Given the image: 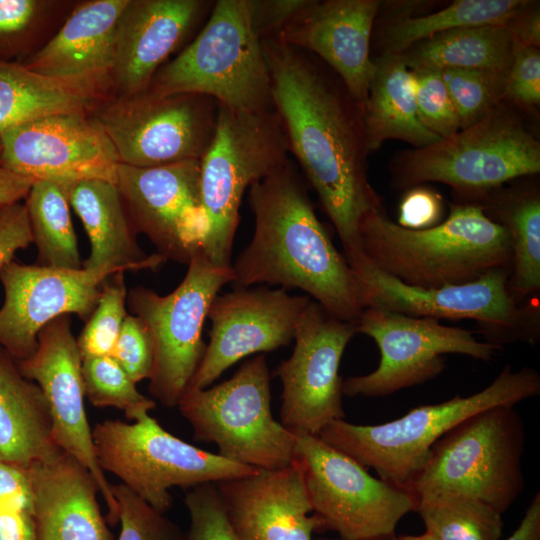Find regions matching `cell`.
Listing matches in <instances>:
<instances>
[{
	"instance_id": "cell-1",
	"label": "cell",
	"mask_w": 540,
	"mask_h": 540,
	"mask_svg": "<svg viewBox=\"0 0 540 540\" xmlns=\"http://www.w3.org/2000/svg\"><path fill=\"white\" fill-rule=\"evenodd\" d=\"M273 107L351 262L363 255L360 226L383 208L369 182L362 107L313 54L278 37L261 40Z\"/></svg>"
},
{
	"instance_id": "cell-2",
	"label": "cell",
	"mask_w": 540,
	"mask_h": 540,
	"mask_svg": "<svg viewBox=\"0 0 540 540\" xmlns=\"http://www.w3.org/2000/svg\"><path fill=\"white\" fill-rule=\"evenodd\" d=\"M254 233L232 263L237 287L300 289L334 317L357 325L363 308L352 269L319 221L288 160L249 188Z\"/></svg>"
},
{
	"instance_id": "cell-3",
	"label": "cell",
	"mask_w": 540,
	"mask_h": 540,
	"mask_svg": "<svg viewBox=\"0 0 540 540\" xmlns=\"http://www.w3.org/2000/svg\"><path fill=\"white\" fill-rule=\"evenodd\" d=\"M365 257L401 282L437 288L474 281L496 269L511 267L512 250L504 227L474 201L450 207L449 216L430 228L413 230L392 221L384 208L360 226Z\"/></svg>"
},
{
	"instance_id": "cell-4",
	"label": "cell",
	"mask_w": 540,
	"mask_h": 540,
	"mask_svg": "<svg viewBox=\"0 0 540 540\" xmlns=\"http://www.w3.org/2000/svg\"><path fill=\"white\" fill-rule=\"evenodd\" d=\"M539 394L540 375L535 369L514 371L507 364L490 385L473 395L417 406L396 420L376 425L336 420L318 436L365 468H373L381 480L408 490L434 444L461 421L481 410L514 406Z\"/></svg>"
},
{
	"instance_id": "cell-5",
	"label": "cell",
	"mask_w": 540,
	"mask_h": 540,
	"mask_svg": "<svg viewBox=\"0 0 540 540\" xmlns=\"http://www.w3.org/2000/svg\"><path fill=\"white\" fill-rule=\"evenodd\" d=\"M145 92L194 93L235 110H273L271 79L251 24V0L215 1L194 40L156 72Z\"/></svg>"
},
{
	"instance_id": "cell-6",
	"label": "cell",
	"mask_w": 540,
	"mask_h": 540,
	"mask_svg": "<svg viewBox=\"0 0 540 540\" xmlns=\"http://www.w3.org/2000/svg\"><path fill=\"white\" fill-rule=\"evenodd\" d=\"M276 111L247 112L219 104L215 135L200 160L205 232L200 252L217 266H231L240 205L247 188L289 159Z\"/></svg>"
},
{
	"instance_id": "cell-7",
	"label": "cell",
	"mask_w": 540,
	"mask_h": 540,
	"mask_svg": "<svg viewBox=\"0 0 540 540\" xmlns=\"http://www.w3.org/2000/svg\"><path fill=\"white\" fill-rule=\"evenodd\" d=\"M539 172V141L502 103L472 126L401 153L393 163L392 185L406 191L424 182H440L472 200Z\"/></svg>"
},
{
	"instance_id": "cell-8",
	"label": "cell",
	"mask_w": 540,
	"mask_h": 540,
	"mask_svg": "<svg viewBox=\"0 0 540 540\" xmlns=\"http://www.w3.org/2000/svg\"><path fill=\"white\" fill-rule=\"evenodd\" d=\"M524 443V425L513 405L481 410L434 444L408 490L416 499L438 493L472 496L503 514L524 489Z\"/></svg>"
},
{
	"instance_id": "cell-9",
	"label": "cell",
	"mask_w": 540,
	"mask_h": 540,
	"mask_svg": "<svg viewBox=\"0 0 540 540\" xmlns=\"http://www.w3.org/2000/svg\"><path fill=\"white\" fill-rule=\"evenodd\" d=\"M270 381L265 354H257L228 380L188 388L177 408L194 438L214 443L220 456L254 469L283 468L294 460L296 435L273 417Z\"/></svg>"
},
{
	"instance_id": "cell-10",
	"label": "cell",
	"mask_w": 540,
	"mask_h": 540,
	"mask_svg": "<svg viewBox=\"0 0 540 540\" xmlns=\"http://www.w3.org/2000/svg\"><path fill=\"white\" fill-rule=\"evenodd\" d=\"M349 266L363 309L378 308L438 320H475L486 342L500 347L514 342L534 345L539 341V308L513 296L509 269L492 270L468 283L422 288L385 273L364 254Z\"/></svg>"
},
{
	"instance_id": "cell-11",
	"label": "cell",
	"mask_w": 540,
	"mask_h": 540,
	"mask_svg": "<svg viewBox=\"0 0 540 540\" xmlns=\"http://www.w3.org/2000/svg\"><path fill=\"white\" fill-rule=\"evenodd\" d=\"M92 438L102 470L164 514L172 505L169 490L173 487L191 489L257 470L183 441L149 413L133 423L119 419L98 422Z\"/></svg>"
},
{
	"instance_id": "cell-12",
	"label": "cell",
	"mask_w": 540,
	"mask_h": 540,
	"mask_svg": "<svg viewBox=\"0 0 540 540\" xmlns=\"http://www.w3.org/2000/svg\"><path fill=\"white\" fill-rule=\"evenodd\" d=\"M234 280L231 266H217L201 252L181 283L167 295L138 286L127 293L132 315L146 326L153 345L148 391L166 408L178 406L203 358L202 330L221 288Z\"/></svg>"
},
{
	"instance_id": "cell-13",
	"label": "cell",
	"mask_w": 540,
	"mask_h": 540,
	"mask_svg": "<svg viewBox=\"0 0 540 540\" xmlns=\"http://www.w3.org/2000/svg\"><path fill=\"white\" fill-rule=\"evenodd\" d=\"M296 459L321 531L343 540H390L401 519L416 510L407 489L369 474L353 458L316 435H296Z\"/></svg>"
},
{
	"instance_id": "cell-14",
	"label": "cell",
	"mask_w": 540,
	"mask_h": 540,
	"mask_svg": "<svg viewBox=\"0 0 540 540\" xmlns=\"http://www.w3.org/2000/svg\"><path fill=\"white\" fill-rule=\"evenodd\" d=\"M219 103L201 94L112 96L91 117L113 144L120 164L156 167L201 160L217 126Z\"/></svg>"
},
{
	"instance_id": "cell-15",
	"label": "cell",
	"mask_w": 540,
	"mask_h": 540,
	"mask_svg": "<svg viewBox=\"0 0 540 540\" xmlns=\"http://www.w3.org/2000/svg\"><path fill=\"white\" fill-rule=\"evenodd\" d=\"M356 332L371 337L380 351L371 373L342 381L348 397H381L420 385L439 376L445 354L489 361L502 347L478 341L471 331L445 326L429 317H412L378 308H365Z\"/></svg>"
},
{
	"instance_id": "cell-16",
	"label": "cell",
	"mask_w": 540,
	"mask_h": 540,
	"mask_svg": "<svg viewBox=\"0 0 540 540\" xmlns=\"http://www.w3.org/2000/svg\"><path fill=\"white\" fill-rule=\"evenodd\" d=\"M356 325L310 299L297 323L294 349L274 371L282 383L281 423L295 435H316L345 417L339 366Z\"/></svg>"
},
{
	"instance_id": "cell-17",
	"label": "cell",
	"mask_w": 540,
	"mask_h": 540,
	"mask_svg": "<svg viewBox=\"0 0 540 540\" xmlns=\"http://www.w3.org/2000/svg\"><path fill=\"white\" fill-rule=\"evenodd\" d=\"M119 164L113 144L88 112L23 123L6 132L1 142V167L64 189L87 179L115 183Z\"/></svg>"
},
{
	"instance_id": "cell-18",
	"label": "cell",
	"mask_w": 540,
	"mask_h": 540,
	"mask_svg": "<svg viewBox=\"0 0 540 540\" xmlns=\"http://www.w3.org/2000/svg\"><path fill=\"white\" fill-rule=\"evenodd\" d=\"M68 314L46 324L38 334V347L27 359L17 362L21 373L42 390L52 423V439L57 447L80 462L95 479L106 506V521H119V506L112 484L100 467L85 408L82 357L72 332Z\"/></svg>"
},
{
	"instance_id": "cell-19",
	"label": "cell",
	"mask_w": 540,
	"mask_h": 540,
	"mask_svg": "<svg viewBox=\"0 0 540 540\" xmlns=\"http://www.w3.org/2000/svg\"><path fill=\"white\" fill-rule=\"evenodd\" d=\"M115 184L136 233L146 235L166 260L188 265L205 232L200 160L156 167L119 164Z\"/></svg>"
},
{
	"instance_id": "cell-20",
	"label": "cell",
	"mask_w": 540,
	"mask_h": 540,
	"mask_svg": "<svg viewBox=\"0 0 540 540\" xmlns=\"http://www.w3.org/2000/svg\"><path fill=\"white\" fill-rule=\"evenodd\" d=\"M309 300L267 286L218 294L207 315L209 343L189 388H207L239 360L289 345Z\"/></svg>"
},
{
	"instance_id": "cell-21",
	"label": "cell",
	"mask_w": 540,
	"mask_h": 540,
	"mask_svg": "<svg viewBox=\"0 0 540 540\" xmlns=\"http://www.w3.org/2000/svg\"><path fill=\"white\" fill-rule=\"evenodd\" d=\"M111 274L9 262L0 268L4 289L0 347L19 362L34 354L39 332L53 319L75 314L86 321L97 304L103 282Z\"/></svg>"
},
{
	"instance_id": "cell-22",
	"label": "cell",
	"mask_w": 540,
	"mask_h": 540,
	"mask_svg": "<svg viewBox=\"0 0 540 540\" xmlns=\"http://www.w3.org/2000/svg\"><path fill=\"white\" fill-rule=\"evenodd\" d=\"M381 5L378 0H310L275 36L317 56L362 107L376 71L370 44Z\"/></svg>"
},
{
	"instance_id": "cell-23",
	"label": "cell",
	"mask_w": 540,
	"mask_h": 540,
	"mask_svg": "<svg viewBox=\"0 0 540 540\" xmlns=\"http://www.w3.org/2000/svg\"><path fill=\"white\" fill-rule=\"evenodd\" d=\"M213 6L204 0H128L116 28L113 96L144 93Z\"/></svg>"
},
{
	"instance_id": "cell-24",
	"label": "cell",
	"mask_w": 540,
	"mask_h": 540,
	"mask_svg": "<svg viewBox=\"0 0 540 540\" xmlns=\"http://www.w3.org/2000/svg\"><path fill=\"white\" fill-rule=\"evenodd\" d=\"M238 540H313V513L300 463L215 483Z\"/></svg>"
},
{
	"instance_id": "cell-25",
	"label": "cell",
	"mask_w": 540,
	"mask_h": 540,
	"mask_svg": "<svg viewBox=\"0 0 540 540\" xmlns=\"http://www.w3.org/2000/svg\"><path fill=\"white\" fill-rule=\"evenodd\" d=\"M128 0H91L77 5L59 30L23 66L111 97L118 19Z\"/></svg>"
},
{
	"instance_id": "cell-26",
	"label": "cell",
	"mask_w": 540,
	"mask_h": 540,
	"mask_svg": "<svg viewBox=\"0 0 540 540\" xmlns=\"http://www.w3.org/2000/svg\"><path fill=\"white\" fill-rule=\"evenodd\" d=\"M36 540H114L91 473L57 449L27 467Z\"/></svg>"
},
{
	"instance_id": "cell-27",
	"label": "cell",
	"mask_w": 540,
	"mask_h": 540,
	"mask_svg": "<svg viewBox=\"0 0 540 540\" xmlns=\"http://www.w3.org/2000/svg\"><path fill=\"white\" fill-rule=\"evenodd\" d=\"M64 190L90 242V253L82 268L113 273L156 270L167 261L158 253L146 254L139 246L115 183L87 179Z\"/></svg>"
},
{
	"instance_id": "cell-28",
	"label": "cell",
	"mask_w": 540,
	"mask_h": 540,
	"mask_svg": "<svg viewBox=\"0 0 540 540\" xmlns=\"http://www.w3.org/2000/svg\"><path fill=\"white\" fill-rule=\"evenodd\" d=\"M57 449L42 390L0 347V460L27 468Z\"/></svg>"
},
{
	"instance_id": "cell-29",
	"label": "cell",
	"mask_w": 540,
	"mask_h": 540,
	"mask_svg": "<svg viewBox=\"0 0 540 540\" xmlns=\"http://www.w3.org/2000/svg\"><path fill=\"white\" fill-rule=\"evenodd\" d=\"M362 105V120L369 153L388 139H398L416 148L441 138L420 121L415 98V79L402 54H383Z\"/></svg>"
},
{
	"instance_id": "cell-30",
	"label": "cell",
	"mask_w": 540,
	"mask_h": 540,
	"mask_svg": "<svg viewBox=\"0 0 540 540\" xmlns=\"http://www.w3.org/2000/svg\"><path fill=\"white\" fill-rule=\"evenodd\" d=\"M107 99L88 87L49 78L19 62L0 61V151L6 132L59 113L88 112Z\"/></svg>"
},
{
	"instance_id": "cell-31",
	"label": "cell",
	"mask_w": 540,
	"mask_h": 540,
	"mask_svg": "<svg viewBox=\"0 0 540 540\" xmlns=\"http://www.w3.org/2000/svg\"><path fill=\"white\" fill-rule=\"evenodd\" d=\"M478 203L492 221L508 233L512 260L509 287L523 302L540 290V195L538 188L494 189L469 200Z\"/></svg>"
},
{
	"instance_id": "cell-32",
	"label": "cell",
	"mask_w": 540,
	"mask_h": 540,
	"mask_svg": "<svg viewBox=\"0 0 540 540\" xmlns=\"http://www.w3.org/2000/svg\"><path fill=\"white\" fill-rule=\"evenodd\" d=\"M518 42L503 25L472 26L423 40L402 55L410 70L508 72Z\"/></svg>"
},
{
	"instance_id": "cell-33",
	"label": "cell",
	"mask_w": 540,
	"mask_h": 540,
	"mask_svg": "<svg viewBox=\"0 0 540 540\" xmlns=\"http://www.w3.org/2000/svg\"><path fill=\"white\" fill-rule=\"evenodd\" d=\"M529 3L527 0H457L437 12L393 20L385 29L384 54H403L423 40L455 29L504 26Z\"/></svg>"
},
{
	"instance_id": "cell-34",
	"label": "cell",
	"mask_w": 540,
	"mask_h": 540,
	"mask_svg": "<svg viewBox=\"0 0 540 540\" xmlns=\"http://www.w3.org/2000/svg\"><path fill=\"white\" fill-rule=\"evenodd\" d=\"M25 200L32 243L38 252L36 264L65 270L82 269L64 188L50 181H34Z\"/></svg>"
},
{
	"instance_id": "cell-35",
	"label": "cell",
	"mask_w": 540,
	"mask_h": 540,
	"mask_svg": "<svg viewBox=\"0 0 540 540\" xmlns=\"http://www.w3.org/2000/svg\"><path fill=\"white\" fill-rule=\"evenodd\" d=\"M416 512L426 531L439 540H500L502 514L464 494L438 493L417 497Z\"/></svg>"
},
{
	"instance_id": "cell-36",
	"label": "cell",
	"mask_w": 540,
	"mask_h": 540,
	"mask_svg": "<svg viewBox=\"0 0 540 540\" xmlns=\"http://www.w3.org/2000/svg\"><path fill=\"white\" fill-rule=\"evenodd\" d=\"M81 372L85 398L95 407L119 409L135 421L156 406L111 356L82 359Z\"/></svg>"
},
{
	"instance_id": "cell-37",
	"label": "cell",
	"mask_w": 540,
	"mask_h": 540,
	"mask_svg": "<svg viewBox=\"0 0 540 540\" xmlns=\"http://www.w3.org/2000/svg\"><path fill=\"white\" fill-rule=\"evenodd\" d=\"M460 121V129L472 126L502 103L508 72L448 69L440 71Z\"/></svg>"
},
{
	"instance_id": "cell-38",
	"label": "cell",
	"mask_w": 540,
	"mask_h": 540,
	"mask_svg": "<svg viewBox=\"0 0 540 540\" xmlns=\"http://www.w3.org/2000/svg\"><path fill=\"white\" fill-rule=\"evenodd\" d=\"M123 271L108 276L101 286L97 304L76 339L82 359L110 356L128 313Z\"/></svg>"
},
{
	"instance_id": "cell-39",
	"label": "cell",
	"mask_w": 540,
	"mask_h": 540,
	"mask_svg": "<svg viewBox=\"0 0 540 540\" xmlns=\"http://www.w3.org/2000/svg\"><path fill=\"white\" fill-rule=\"evenodd\" d=\"M59 2L0 0V61L21 62L34 53L43 25Z\"/></svg>"
},
{
	"instance_id": "cell-40",
	"label": "cell",
	"mask_w": 540,
	"mask_h": 540,
	"mask_svg": "<svg viewBox=\"0 0 540 540\" xmlns=\"http://www.w3.org/2000/svg\"><path fill=\"white\" fill-rule=\"evenodd\" d=\"M119 506L117 540H186L180 528L124 484H112Z\"/></svg>"
},
{
	"instance_id": "cell-41",
	"label": "cell",
	"mask_w": 540,
	"mask_h": 540,
	"mask_svg": "<svg viewBox=\"0 0 540 540\" xmlns=\"http://www.w3.org/2000/svg\"><path fill=\"white\" fill-rule=\"evenodd\" d=\"M415 98L421 123L438 137L446 138L460 130V121L447 87L438 70H412Z\"/></svg>"
},
{
	"instance_id": "cell-42",
	"label": "cell",
	"mask_w": 540,
	"mask_h": 540,
	"mask_svg": "<svg viewBox=\"0 0 540 540\" xmlns=\"http://www.w3.org/2000/svg\"><path fill=\"white\" fill-rule=\"evenodd\" d=\"M184 502L190 518L186 540H238L215 483L188 489Z\"/></svg>"
},
{
	"instance_id": "cell-43",
	"label": "cell",
	"mask_w": 540,
	"mask_h": 540,
	"mask_svg": "<svg viewBox=\"0 0 540 540\" xmlns=\"http://www.w3.org/2000/svg\"><path fill=\"white\" fill-rule=\"evenodd\" d=\"M137 384L149 379L153 366V345L144 323L128 313L110 355Z\"/></svg>"
},
{
	"instance_id": "cell-44",
	"label": "cell",
	"mask_w": 540,
	"mask_h": 540,
	"mask_svg": "<svg viewBox=\"0 0 540 540\" xmlns=\"http://www.w3.org/2000/svg\"><path fill=\"white\" fill-rule=\"evenodd\" d=\"M522 107L540 103L539 47L518 43L505 82L504 101Z\"/></svg>"
},
{
	"instance_id": "cell-45",
	"label": "cell",
	"mask_w": 540,
	"mask_h": 540,
	"mask_svg": "<svg viewBox=\"0 0 540 540\" xmlns=\"http://www.w3.org/2000/svg\"><path fill=\"white\" fill-rule=\"evenodd\" d=\"M442 214L441 195L418 185L407 189L401 198L397 224L407 229H426L439 224Z\"/></svg>"
},
{
	"instance_id": "cell-46",
	"label": "cell",
	"mask_w": 540,
	"mask_h": 540,
	"mask_svg": "<svg viewBox=\"0 0 540 540\" xmlns=\"http://www.w3.org/2000/svg\"><path fill=\"white\" fill-rule=\"evenodd\" d=\"M32 243V234L24 204L0 206V268L14 260L17 251Z\"/></svg>"
},
{
	"instance_id": "cell-47",
	"label": "cell",
	"mask_w": 540,
	"mask_h": 540,
	"mask_svg": "<svg viewBox=\"0 0 540 540\" xmlns=\"http://www.w3.org/2000/svg\"><path fill=\"white\" fill-rule=\"evenodd\" d=\"M310 0H251V24L262 40L278 34Z\"/></svg>"
},
{
	"instance_id": "cell-48",
	"label": "cell",
	"mask_w": 540,
	"mask_h": 540,
	"mask_svg": "<svg viewBox=\"0 0 540 540\" xmlns=\"http://www.w3.org/2000/svg\"><path fill=\"white\" fill-rule=\"evenodd\" d=\"M32 511V490L27 468L0 460V509Z\"/></svg>"
},
{
	"instance_id": "cell-49",
	"label": "cell",
	"mask_w": 540,
	"mask_h": 540,
	"mask_svg": "<svg viewBox=\"0 0 540 540\" xmlns=\"http://www.w3.org/2000/svg\"><path fill=\"white\" fill-rule=\"evenodd\" d=\"M0 540H36V526L31 510L0 509Z\"/></svg>"
},
{
	"instance_id": "cell-50",
	"label": "cell",
	"mask_w": 540,
	"mask_h": 540,
	"mask_svg": "<svg viewBox=\"0 0 540 540\" xmlns=\"http://www.w3.org/2000/svg\"><path fill=\"white\" fill-rule=\"evenodd\" d=\"M521 45L539 47L540 13L538 4L530 3L504 25Z\"/></svg>"
},
{
	"instance_id": "cell-51",
	"label": "cell",
	"mask_w": 540,
	"mask_h": 540,
	"mask_svg": "<svg viewBox=\"0 0 540 540\" xmlns=\"http://www.w3.org/2000/svg\"><path fill=\"white\" fill-rule=\"evenodd\" d=\"M33 180L0 166V206L25 198Z\"/></svg>"
},
{
	"instance_id": "cell-52",
	"label": "cell",
	"mask_w": 540,
	"mask_h": 540,
	"mask_svg": "<svg viewBox=\"0 0 540 540\" xmlns=\"http://www.w3.org/2000/svg\"><path fill=\"white\" fill-rule=\"evenodd\" d=\"M506 540H540V493L531 500L516 530Z\"/></svg>"
},
{
	"instance_id": "cell-53",
	"label": "cell",
	"mask_w": 540,
	"mask_h": 540,
	"mask_svg": "<svg viewBox=\"0 0 540 540\" xmlns=\"http://www.w3.org/2000/svg\"><path fill=\"white\" fill-rule=\"evenodd\" d=\"M390 540H439L435 535L425 530L424 533L420 535H399L394 536Z\"/></svg>"
},
{
	"instance_id": "cell-54",
	"label": "cell",
	"mask_w": 540,
	"mask_h": 540,
	"mask_svg": "<svg viewBox=\"0 0 540 540\" xmlns=\"http://www.w3.org/2000/svg\"><path fill=\"white\" fill-rule=\"evenodd\" d=\"M315 540H343V539H340V538H318V539H315Z\"/></svg>"
}]
</instances>
